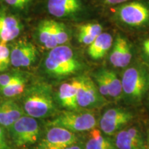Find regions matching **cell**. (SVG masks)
Segmentation results:
<instances>
[{"instance_id": "cell-1", "label": "cell", "mask_w": 149, "mask_h": 149, "mask_svg": "<svg viewBox=\"0 0 149 149\" xmlns=\"http://www.w3.org/2000/svg\"><path fill=\"white\" fill-rule=\"evenodd\" d=\"M26 115L35 119L50 117L56 113L53 91L46 84H37L24 91L23 107Z\"/></svg>"}, {"instance_id": "cell-2", "label": "cell", "mask_w": 149, "mask_h": 149, "mask_svg": "<svg viewBox=\"0 0 149 149\" xmlns=\"http://www.w3.org/2000/svg\"><path fill=\"white\" fill-rule=\"evenodd\" d=\"M44 68L51 77L62 78L75 74L82 64L70 46L61 45L52 48L44 59Z\"/></svg>"}, {"instance_id": "cell-3", "label": "cell", "mask_w": 149, "mask_h": 149, "mask_svg": "<svg viewBox=\"0 0 149 149\" xmlns=\"http://www.w3.org/2000/svg\"><path fill=\"white\" fill-rule=\"evenodd\" d=\"M121 82L122 92L130 102L139 103L149 92V70L141 64L126 68Z\"/></svg>"}, {"instance_id": "cell-4", "label": "cell", "mask_w": 149, "mask_h": 149, "mask_svg": "<svg viewBox=\"0 0 149 149\" xmlns=\"http://www.w3.org/2000/svg\"><path fill=\"white\" fill-rule=\"evenodd\" d=\"M50 126H59L77 133L90 131L95 128L97 120L95 113L88 109L67 110L59 113L48 122Z\"/></svg>"}, {"instance_id": "cell-5", "label": "cell", "mask_w": 149, "mask_h": 149, "mask_svg": "<svg viewBox=\"0 0 149 149\" xmlns=\"http://www.w3.org/2000/svg\"><path fill=\"white\" fill-rule=\"evenodd\" d=\"M115 10L116 18L123 25L137 29L149 27V1H128L119 5Z\"/></svg>"}, {"instance_id": "cell-6", "label": "cell", "mask_w": 149, "mask_h": 149, "mask_svg": "<svg viewBox=\"0 0 149 149\" xmlns=\"http://www.w3.org/2000/svg\"><path fill=\"white\" fill-rule=\"evenodd\" d=\"M8 129L13 141L19 148L35 144L40 134V126L36 119L29 115H24Z\"/></svg>"}, {"instance_id": "cell-7", "label": "cell", "mask_w": 149, "mask_h": 149, "mask_svg": "<svg viewBox=\"0 0 149 149\" xmlns=\"http://www.w3.org/2000/svg\"><path fill=\"white\" fill-rule=\"evenodd\" d=\"M40 42L48 49L64 45L70 40L68 30L63 24L52 19H44L38 25L37 31Z\"/></svg>"}, {"instance_id": "cell-8", "label": "cell", "mask_w": 149, "mask_h": 149, "mask_svg": "<svg viewBox=\"0 0 149 149\" xmlns=\"http://www.w3.org/2000/svg\"><path fill=\"white\" fill-rule=\"evenodd\" d=\"M78 80L77 102L82 109H93L105 105V97L100 94L94 81L86 75L79 76Z\"/></svg>"}, {"instance_id": "cell-9", "label": "cell", "mask_w": 149, "mask_h": 149, "mask_svg": "<svg viewBox=\"0 0 149 149\" xmlns=\"http://www.w3.org/2000/svg\"><path fill=\"white\" fill-rule=\"evenodd\" d=\"M77 141V135L73 132L59 126H50L37 149H65Z\"/></svg>"}, {"instance_id": "cell-10", "label": "cell", "mask_w": 149, "mask_h": 149, "mask_svg": "<svg viewBox=\"0 0 149 149\" xmlns=\"http://www.w3.org/2000/svg\"><path fill=\"white\" fill-rule=\"evenodd\" d=\"M131 112L121 108H112L104 113L100 120L102 131L107 135H115L133 120Z\"/></svg>"}, {"instance_id": "cell-11", "label": "cell", "mask_w": 149, "mask_h": 149, "mask_svg": "<svg viewBox=\"0 0 149 149\" xmlns=\"http://www.w3.org/2000/svg\"><path fill=\"white\" fill-rule=\"evenodd\" d=\"M37 51L35 46L26 41H19L10 51V64L15 68H26L36 61Z\"/></svg>"}, {"instance_id": "cell-12", "label": "cell", "mask_w": 149, "mask_h": 149, "mask_svg": "<svg viewBox=\"0 0 149 149\" xmlns=\"http://www.w3.org/2000/svg\"><path fill=\"white\" fill-rule=\"evenodd\" d=\"M47 9L57 18L72 19L83 12L84 3L83 0H48Z\"/></svg>"}, {"instance_id": "cell-13", "label": "cell", "mask_w": 149, "mask_h": 149, "mask_svg": "<svg viewBox=\"0 0 149 149\" xmlns=\"http://www.w3.org/2000/svg\"><path fill=\"white\" fill-rule=\"evenodd\" d=\"M132 51L128 40L122 35H117L110 55V62L116 68H125L130 63Z\"/></svg>"}, {"instance_id": "cell-14", "label": "cell", "mask_w": 149, "mask_h": 149, "mask_svg": "<svg viewBox=\"0 0 149 149\" xmlns=\"http://www.w3.org/2000/svg\"><path fill=\"white\" fill-rule=\"evenodd\" d=\"M22 25L15 17L0 14V44H6L20 34Z\"/></svg>"}, {"instance_id": "cell-15", "label": "cell", "mask_w": 149, "mask_h": 149, "mask_svg": "<svg viewBox=\"0 0 149 149\" xmlns=\"http://www.w3.org/2000/svg\"><path fill=\"white\" fill-rule=\"evenodd\" d=\"M78 80L74 78L69 82L61 84L59 86L57 98L61 106L68 110L79 109L77 102Z\"/></svg>"}, {"instance_id": "cell-16", "label": "cell", "mask_w": 149, "mask_h": 149, "mask_svg": "<svg viewBox=\"0 0 149 149\" xmlns=\"http://www.w3.org/2000/svg\"><path fill=\"white\" fill-rule=\"evenodd\" d=\"M24 115V110L13 100H7L0 104V126L10 127Z\"/></svg>"}, {"instance_id": "cell-17", "label": "cell", "mask_w": 149, "mask_h": 149, "mask_svg": "<svg viewBox=\"0 0 149 149\" xmlns=\"http://www.w3.org/2000/svg\"><path fill=\"white\" fill-rule=\"evenodd\" d=\"M113 37L111 34L102 32L88 46V55L95 60L102 59L113 46Z\"/></svg>"}, {"instance_id": "cell-18", "label": "cell", "mask_w": 149, "mask_h": 149, "mask_svg": "<svg viewBox=\"0 0 149 149\" xmlns=\"http://www.w3.org/2000/svg\"><path fill=\"white\" fill-rule=\"evenodd\" d=\"M103 79L109 93V97L115 100H119L122 95V86L115 72L109 69L102 68L97 70Z\"/></svg>"}, {"instance_id": "cell-19", "label": "cell", "mask_w": 149, "mask_h": 149, "mask_svg": "<svg viewBox=\"0 0 149 149\" xmlns=\"http://www.w3.org/2000/svg\"><path fill=\"white\" fill-rule=\"evenodd\" d=\"M85 149H117L114 141L102 135L101 131L95 128L90 130L89 137Z\"/></svg>"}, {"instance_id": "cell-20", "label": "cell", "mask_w": 149, "mask_h": 149, "mask_svg": "<svg viewBox=\"0 0 149 149\" xmlns=\"http://www.w3.org/2000/svg\"><path fill=\"white\" fill-rule=\"evenodd\" d=\"M115 146L117 149H144L145 146L139 144L130 137L127 129H122L115 133Z\"/></svg>"}, {"instance_id": "cell-21", "label": "cell", "mask_w": 149, "mask_h": 149, "mask_svg": "<svg viewBox=\"0 0 149 149\" xmlns=\"http://www.w3.org/2000/svg\"><path fill=\"white\" fill-rule=\"evenodd\" d=\"M26 80L23 76L11 84L0 89V93L4 97H15L24 93L26 90Z\"/></svg>"}, {"instance_id": "cell-22", "label": "cell", "mask_w": 149, "mask_h": 149, "mask_svg": "<svg viewBox=\"0 0 149 149\" xmlns=\"http://www.w3.org/2000/svg\"><path fill=\"white\" fill-rule=\"evenodd\" d=\"M10 64V50L6 44H0V72H4Z\"/></svg>"}, {"instance_id": "cell-23", "label": "cell", "mask_w": 149, "mask_h": 149, "mask_svg": "<svg viewBox=\"0 0 149 149\" xmlns=\"http://www.w3.org/2000/svg\"><path fill=\"white\" fill-rule=\"evenodd\" d=\"M103 28L100 24L97 23H88L81 25L79 27V31L87 34L92 35L94 37H97L103 32Z\"/></svg>"}, {"instance_id": "cell-24", "label": "cell", "mask_w": 149, "mask_h": 149, "mask_svg": "<svg viewBox=\"0 0 149 149\" xmlns=\"http://www.w3.org/2000/svg\"><path fill=\"white\" fill-rule=\"evenodd\" d=\"M22 77L23 75L22 74L17 73V72L0 74V89L11 84Z\"/></svg>"}, {"instance_id": "cell-25", "label": "cell", "mask_w": 149, "mask_h": 149, "mask_svg": "<svg viewBox=\"0 0 149 149\" xmlns=\"http://www.w3.org/2000/svg\"><path fill=\"white\" fill-rule=\"evenodd\" d=\"M96 37H97L92 36V35L83 32H80V31H79V35H78V39H79V42L87 46H89L92 44L93 41L95 40Z\"/></svg>"}, {"instance_id": "cell-26", "label": "cell", "mask_w": 149, "mask_h": 149, "mask_svg": "<svg viewBox=\"0 0 149 149\" xmlns=\"http://www.w3.org/2000/svg\"><path fill=\"white\" fill-rule=\"evenodd\" d=\"M4 1L10 6L15 8L23 9L25 8L26 6L28 5L31 0H4Z\"/></svg>"}, {"instance_id": "cell-27", "label": "cell", "mask_w": 149, "mask_h": 149, "mask_svg": "<svg viewBox=\"0 0 149 149\" xmlns=\"http://www.w3.org/2000/svg\"><path fill=\"white\" fill-rule=\"evenodd\" d=\"M0 149H8V145L3 127L0 126Z\"/></svg>"}, {"instance_id": "cell-28", "label": "cell", "mask_w": 149, "mask_h": 149, "mask_svg": "<svg viewBox=\"0 0 149 149\" xmlns=\"http://www.w3.org/2000/svg\"><path fill=\"white\" fill-rule=\"evenodd\" d=\"M141 48L145 57L149 61V37L143 41L141 44Z\"/></svg>"}, {"instance_id": "cell-29", "label": "cell", "mask_w": 149, "mask_h": 149, "mask_svg": "<svg viewBox=\"0 0 149 149\" xmlns=\"http://www.w3.org/2000/svg\"><path fill=\"white\" fill-rule=\"evenodd\" d=\"M102 3L107 5H120L128 1H135V0H100Z\"/></svg>"}, {"instance_id": "cell-30", "label": "cell", "mask_w": 149, "mask_h": 149, "mask_svg": "<svg viewBox=\"0 0 149 149\" xmlns=\"http://www.w3.org/2000/svg\"><path fill=\"white\" fill-rule=\"evenodd\" d=\"M65 149H85V148H84V147L80 146V145H78L77 143H76V144H72L71 146L67 147V148Z\"/></svg>"}, {"instance_id": "cell-31", "label": "cell", "mask_w": 149, "mask_h": 149, "mask_svg": "<svg viewBox=\"0 0 149 149\" xmlns=\"http://www.w3.org/2000/svg\"><path fill=\"white\" fill-rule=\"evenodd\" d=\"M144 149H149V133L148 135V138H147L146 144H145V148Z\"/></svg>"}]
</instances>
